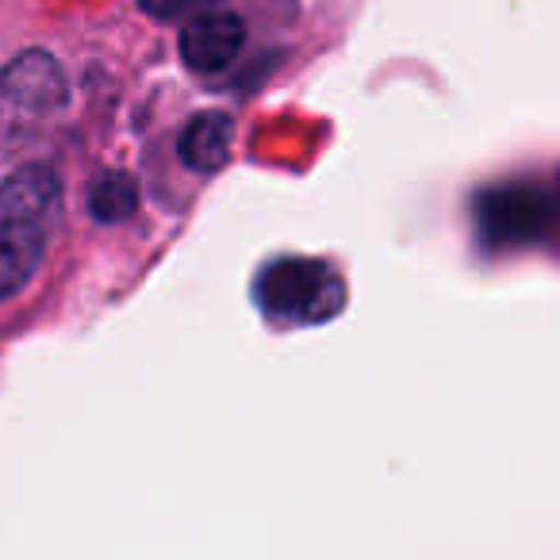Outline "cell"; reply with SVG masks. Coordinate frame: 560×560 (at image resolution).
Listing matches in <instances>:
<instances>
[{
  "mask_svg": "<svg viewBox=\"0 0 560 560\" xmlns=\"http://www.w3.org/2000/svg\"><path fill=\"white\" fill-rule=\"evenodd\" d=\"M246 27L231 12H203L192 16L180 32V62L196 73H215L231 66L242 50Z\"/></svg>",
  "mask_w": 560,
  "mask_h": 560,
  "instance_id": "277c9868",
  "label": "cell"
},
{
  "mask_svg": "<svg viewBox=\"0 0 560 560\" xmlns=\"http://www.w3.org/2000/svg\"><path fill=\"white\" fill-rule=\"evenodd\" d=\"M203 4H208V0H139V9L154 20H180V16H188V12L203 9Z\"/></svg>",
  "mask_w": 560,
  "mask_h": 560,
  "instance_id": "ba28073f",
  "label": "cell"
},
{
  "mask_svg": "<svg viewBox=\"0 0 560 560\" xmlns=\"http://www.w3.org/2000/svg\"><path fill=\"white\" fill-rule=\"evenodd\" d=\"M342 280L319 261H277L265 269L261 284H257V300L272 319L284 323H319L342 307Z\"/></svg>",
  "mask_w": 560,
  "mask_h": 560,
  "instance_id": "7a4b0ae2",
  "label": "cell"
},
{
  "mask_svg": "<svg viewBox=\"0 0 560 560\" xmlns=\"http://www.w3.org/2000/svg\"><path fill=\"white\" fill-rule=\"evenodd\" d=\"M70 101V85L55 55L47 50H24L0 73V142H20L43 135Z\"/></svg>",
  "mask_w": 560,
  "mask_h": 560,
  "instance_id": "6da1fadb",
  "label": "cell"
},
{
  "mask_svg": "<svg viewBox=\"0 0 560 560\" xmlns=\"http://www.w3.org/2000/svg\"><path fill=\"white\" fill-rule=\"evenodd\" d=\"M234 147V119L226 112H200L180 131V162L196 173H215L231 158Z\"/></svg>",
  "mask_w": 560,
  "mask_h": 560,
  "instance_id": "5b68a950",
  "label": "cell"
},
{
  "mask_svg": "<svg viewBox=\"0 0 560 560\" xmlns=\"http://www.w3.org/2000/svg\"><path fill=\"white\" fill-rule=\"evenodd\" d=\"M47 219L0 211V300L16 296L43 261V246L50 238Z\"/></svg>",
  "mask_w": 560,
  "mask_h": 560,
  "instance_id": "3957f363",
  "label": "cell"
},
{
  "mask_svg": "<svg viewBox=\"0 0 560 560\" xmlns=\"http://www.w3.org/2000/svg\"><path fill=\"white\" fill-rule=\"evenodd\" d=\"M545 203L534 192H495L488 196L480 219L499 242L503 238H534L545 226Z\"/></svg>",
  "mask_w": 560,
  "mask_h": 560,
  "instance_id": "8992f818",
  "label": "cell"
},
{
  "mask_svg": "<svg viewBox=\"0 0 560 560\" xmlns=\"http://www.w3.org/2000/svg\"><path fill=\"white\" fill-rule=\"evenodd\" d=\"M139 208V180L131 173H101L89 188V215L96 223H119Z\"/></svg>",
  "mask_w": 560,
  "mask_h": 560,
  "instance_id": "52a82bcc",
  "label": "cell"
}]
</instances>
